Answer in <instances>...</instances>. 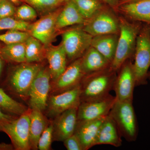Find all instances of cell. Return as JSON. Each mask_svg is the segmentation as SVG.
<instances>
[{
	"label": "cell",
	"instance_id": "6da1fadb",
	"mask_svg": "<svg viewBox=\"0 0 150 150\" xmlns=\"http://www.w3.org/2000/svg\"><path fill=\"white\" fill-rule=\"evenodd\" d=\"M119 33L117 47L110 69L117 72L128 60L134 58L138 35L142 29V22H130L121 17L119 20Z\"/></svg>",
	"mask_w": 150,
	"mask_h": 150
},
{
	"label": "cell",
	"instance_id": "7a4b0ae2",
	"mask_svg": "<svg viewBox=\"0 0 150 150\" xmlns=\"http://www.w3.org/2000/svg\"><path fill=\"white\" fill-rule=\"evenodd\" d=\"M116 76V72L109 67L86 75L80 84L81 102L99 99L110 94L109 92L113 90Z\"/></svg>",
	"mask_w": 150,
	"mask_h": 150
},
{
	"label": "cell",
	"instance_id": "3957f363",
	"mask_svg": "<svg viewBox=\"0 0 150 150\" xmlns=\"http://www.w3.org/2000/svg\"><path fill=\"white\" fill-rule=\"evenodd\" d=\"M42 67L38 64L27 62L12 67L5 81L6 88L21 98H28L31 85Z\"/></svg>",
	"mask_w": 150,
	"mask_h": 150
},
{
	"label": "cell",
	"instance_id": "277c9868",
	"mask_svg": "<svg viewBox=\"0 0 150 150\" xmlns=\"http://www.w3.org/2000/svg\"><path fill=\"white\" fill-rule=\"evenodd\" d=\"M108 115L115 122L121 137L128 142L136 141L139 128L133 102L116 100Z\"/></svg>",
	"mask_w": 150,
	"mask_h": 150
},
{
	"label": "cell",
	"instance_id": "5b68a950",
	"mask_svg": "<svg viewBox=\"0 0 150 150\" xmlns=\"http://www.w3.org/2000/svg\"><path fill=\"white\" fill-rule=\"evenodd\" d=\"M134 59L136 86L145 85L150 67V27L145 23L137 37Z\"/></svg>",
	"mask_w": 150,
	"mask_h": 150
},
{
	"label": "cell",
	"instance_id": "8992f818",
	"mask_svg": "<svg viewBox=\"0 0 150 150\" xmlns=\"http://www.w3.org/2000/svg\"><path fill=\"white\" fill-rule=\"evenodd\" d=\"M92 38L91 35L81 27L71 28L63 33L61 43L67 60L73 62L82 57L91 46Z\"/></svg>",
	"mask_w": 150,
	"mask_h": 150
},
{
	"label": "cell",
	"instance_id": "52a82bcc",
	"mask_svg": "<svg viewBox=\"0 0 150 150\" xmlns=\"http://www.w3.org/2000/svg\"><path fill=\"white\" fill-rule=\"evenodd\" d=\"M30 125L28 111L4 125L1 131L9 137L14 150H29Z\"/></svg>",
	"mask_w": 150,
	"mask_h": 150
},
{
	"label": "cell",
	"instance_id": "ba28073f",
	"mask_svg": "<svg viewBox=\"0 0 150 150\" xmlns=\"http://www.w3.org/2000/svg\"><path fill=\"white\" fill-rule=\"evenodd\" d=\"M51 76L48 68L39 71L31 85L28 95L30 108H36L43 111L46 109L48 94L51 89Z\"/></svg>",
	"mask_w": 150,
	"mask_h": 150
},
{
	"label": "cell",
	"instance_id": "9c48e42d",
	"mask_svg": "<svg viewBox=\"0 0 150 150\" xmlns=\"http://www.w3.org/2000/svg\"><path fill=\"white\" fill-rule=\"evenodd\" d=\"M117 72L113 88L116 100L133 102L136 79L131 60L126 61Z\"/></svg>",
	"mask_w": 150,
	"mask_h": 150
},
{
	"label": "cell",
	"instance_id": "30bf717a",
	"mask_svg": "<svg viewBox=\"0 0 150 150\" xmlns=\"http://www.w3.org/2000/svg\"><path fill=\"white\" fill-rule=\"evenodd\" d=\"M116 101L115 97L107 96L81 102L77 109V121H90L105 117Z\"/></svg>",
	"mask_w": 150,
	"mask_h": 150
},
{
	"label": "cell",
	"instance_id": "8fae6325",
	"mask_svg": "<svg viewBox=\"0 0 150 150\" xmlns=\"http://www.w3.org/2000/svg\"><path fill=\"white\" fill-rule=\"evenodd\" d=\"M81 102L80 84L74 88L48 98L46 109L48 116L56 117L66 110L78 108Z\"/></svg>",
	"mask_w": 150,
	"mask_h": 150
},
{
	"label": "cell",
	"instance_id": "7c38bea8",
	"mask_svg": "<svg viewBox=\"0 0 150 150\" xmlns=\"http://www.w3.org/2000/svg\"><path fill=\"white\" fill-rule=\"evenodd\" d=\"M83 28L93 37L105 34H118L119 32V20L110 12L101 9L88 20Z\"/></svg>",
	"mask_w": 150,
	"mask_h": 150
},
{
	"label": "cell",
	"instance_id": "4fadbf2b",
	"mask_svg": "<svg viewBox=\"0 0 150 150\" xmlns=\"http://www.w3.org/2000/svg\"><path fill=\"white\" fill-rule=\"evenodd\" d=\"M85 76L81 63V58L73 61L59 77L51 84L52 92L61 93L80 84Z\"/></svg>",
	"mask_w": 150,
	"mask_h": 150
},
{
	"label": "cell",
	"instance_id": "5bb4252c",
	"mask_svg": "<svg viewBox=\"0 0 150 150\" xmlns=\"http://www.w3.org/2000/svg\"><path fill=\"white\" fill-rule=\"evenodd\" d=\"M60 9H58L43 16L42 18L31 24L28 32L30 35L40 40L45 46H49L54 39L57 30L56 20Z\"/></svg>",
	"mask_w": 150,
	"mask_h": 150
},
{
	"label": "cell",
	"instance_id": "9a60e30c",
	"mask_svg": "<svg viewBox=\"0 0 150 150\" xmlns=\"http://www.w3.org/2000/svg\"><path fill=\"white\" fill-rule=\"evenodd\" d=\"M77 109L66 110L55 117L52 123L53 141L63 142L74 134L77 123Z\"/></svg>",
	"mask_w": 150,
	"mask_h": 150
},
{
	"label": "cell",
	"instance_id": "2e32d148",
	"mask_svg": "<svg viewBox=\"0 0 150 150\" xmlns=\"http://www.w3.org/2000/svg\"><path fill=\"white\" fill-rule=\"evenodd\" d=\"M106 116L90 121H77L74 134L79 139L84 150L89 149L94 146L100 128Z\"/></svg>",
	"mask_w": 150,
	"mask_h": 150
},
{
	"label": "cell",
	"instance_id": "e0dca14e",
	"mask_svg": "<svg viewBox=\"0 0 150 150\" xmlns=\"http://www.w3.org/2000/svg\"><path fill=\"white\" fill-rule=\"evenodd\" d=\"M51 79L55 81L67 68V58L62 43L59 46H50L46 50Z\"/></svg>",
	"mask_w": 150,
	"mask_h": 150
},
{
	"label": "cell",
	"instance_id": "ac0fdd59",
	"mask_svg": "<svg viewBox=\"0 0 150 150\" xmlns=\"http://www.w3.org/2000/svg\"><path fill=\"white\" fill-rule=\"evenodd\" d=\"M121 137L115 122L108 115L100 128L94 146L110 145L119 147L122 145Z\"/></svg>",
	"mask_w": 150,
	"mask_h": 150
},
{
	"label": "cell",
	"instance_id": "d6986e66",
	"mask_svg": "<svg viewBox=\"0 0 150 150\" xmlns=\"http://www.w3.org/2000/svg\"><path fill=\"white\" fill-rule=\"evenodd\" d=\"M120 9L131 20L144 23L150 27V0L126 2Z\"/></svg>",
	"mask_w": 150,
	"mask_h": 150
},
{
	"label": "cell",
	"instance_id": "ffe728a7",
	"mask_svg": "<svg viewBox=\"0 0 150 150\" xmlns=\"http://www.w3.org/2000/svg\"><path fill=\"white\" fill-rule=\"evenodd\" d=\"M81 63L85 76L108 69L110 64L106 58L91 46L81 57Z\"/></svg>",
	"mask_w": 150,
	"mask_h": 150
},
{
	"label": "cell",
	"instance_id": "44dd1931",
	"mask_svg": "<svg viewBox=\"0 0 150 150\" xmlns=\"http://www.w3.org/2000/svg\"><path fill=\"white\" fill-rule=\"evenodd\" d=\"M87 21L81 15L72 0H69L60 9L56 20V29L75 24H85Z\"/></svg>",
	"mask_w": 150,
	"mask_h": 150
},
{
	"label": "cell",
	"instance_id": "7402d4cb",
	"mask_svg": "<svg viewBox=\"0 0 150 150\" xmlns=\"http://www.w3.org/2000/svg\"><path fill=\"white\" fill-rule=\"evenodd\" d=\"M30 144L31 149H38V141L41 134L49 123L43 111L36 108L30 109Z\"/></svg>",
	"mask_w": 150,
	"mask_h": 150
},
{
	"label": "cell",
	"instance_id": "603a6c76",
	"mask_svg": "<svg viewBox=\"0 0 150 150\" xmlns=\"http://www.w3.org/2000/svg\"><path fill=\"white\" fill-rule=\"evenodd\" d=\"M118 34H105L93 37L91 46L102 54L111 64L115 56Z\"/></svg>",
	"mask_w": 150,
	"mask_h": 150
},
{
	"label": "cell",
	"instance_id": "cb8c5ba5",
	"mask_svg": "<svg viewBox=\"0 0 150 150\" xmlns=\"http://www.w3.org/2000/svg\"><path fill=\"white\" fill-rule=\"evenodd\" d=\"M0 55L4 62L10 63H21L25 61V43L0 44Z\"/></svg>",
	"mask_w": 150,
	"mask_h": 150
},
{
	"label": "cell",
	"instance_id": "d4e9b609",
	"mask_svg": "<svg viewBox=\"0 0 150 150\" xmlns=\"http://www.w3.org/2000/svg\"><path fill=\"white\" fill-rule=\"evenodd\" d=\"M25 61L27 63L42 62L46 58V50L40 40L30 35L25 42Z\"/></svg>",
	"mask_w": 150,
	"mask_h": 150
},
{
	"label": "cell",
	"instance_id": "484cf974",
	"mask_svg": "<svg viewBox=\"0 0 150 150\" xmlns=\"http://www.w3.org/2000/svg\"><path fill=\"white\" fill-rule=\"evenodd\" d=\"M0 108L6 113L19 116L28 112L27 107L18 102L0 88Z\"/></svg>",
	"mask_w": 150,
	"mask_h": 150
},
{
	"label": "cell",
	"instance_id": "4316f807",
	"mask_svg": "<svg viewBox=\"0 0 150 150\" xmlns=\"http://www.w3.org/2000/svg\"><path fill=\"white\" fill-rule=\"evenodd\" d=\"M35 9L37 13L43 16L58 9L65 2L62 0H21Z\"/></svg>",
	"mask_w": 150,
	"mask_h": 150
},
{
	"label": "cell",
	"instance_id": "83f0119b",
	"mask_svg": "<svg viewBox=\"0 0 150 150\" xmlns=\"http://www.w3.org/2000/svg\"><path fill=\"white\" fill-rule=\"evenodd\" d=\"M84 18L88 20L102 9L100 0H72Z\"/></svg>",
	"mask_w": 150,
	"mask_h": 150
},
{
	"label": "cell",
	"instance_id": "f1b7e54d",
	"mask_svg": "<svg viewBox=\"0 0 150 150\" xmlns=\"http://www.w3.org/2000/svg\"><path fill=\"white\" fill-rule=\"evenodd\" d=\"M30 25L28 22L19 20L13 16L0 18V31L16 30L28 32Z\"/></svg>",
	"mask_w": 150,
	"mask_h": 150
},
{
	"label": "cell",
	"instance_id": "f546056e",
	"mask_svg": "<svg viewBox=\"0 0 150 150\" xmlns=\"http://www.w3.org/2000/svg\"><path fill=\"white\" fill-rule=\"evenodd\" d=\"M29 35V33L26 31L11 30L0 34V42L6 44L25 43Z\"/></svg>",
	"mask_w": 150,
	"mask_h": 150
},
{
	"label": "cell",
	"instance_id": "4dcf8cb0",
	"mask_svg": "<svg viewBox=\"0 0 150 150\" xmlns=\"http://www.w3.org/2000/svg\"><path fill=\"white\" fill-rule=\"evenodd\" d=\"M13 17L19 20L28 22L35 19L37 17V13L32 6L26 3H23L17 7Z\"/></svg>",
	"mask_w": 150,
	"mask_h": 150
},
{
	"label": "cell",
	"instance_id": "1f68e13d",
	"mask_svg": "<svg viewBox=\"0 0 150 150\" xmlns=\"http://www.w3.org/2000/svg\"><path fill=\"white\" fill-rule=\"evenodd\" d=\"M53 129L52 123L48 124L40 136L38 141V148L40 150H49L51 149L53 141Z\"/></svg>",
	"mask_w": 150,
	"mask_h": 150
},
{
	"label": "cell",
	"instance_id": "d6a6232c",
	"mask_svg": "<svg viewBox=\"0 0 150 150\" xmlns=\"http://www.w3.org/2000/svg\"><path fill=\"white\" fill-rule=\"evenodd\" d=\"M16 7L9 0H0V18L14 16Z\"/></svg>",
	"mask_w": 150,
	"mask_h": 150
},
{
	"label": "cell",
	"instance_id": "836d02e7",
	"mask_svg": "<svg viewBox=\"0 0 150 150\" xmlns=\"http://www.w3.org/2000/svg\"><path fill=\"white\" fill-rule=\"evenodd\" d=\"M63 142L68 150H84L79 139L74 134L68 137Z\"/></svg>",
	"mask_w": 150,
	"mask_h": 150
},
{
	"label": "cell",
	"instance_id": "e575fe53",
	"mask_svg": "<svg viewBox=\"0 0 150 150\" xmlns=\"http://www.w3.org/2000/svg\"><path fill=\"white\" fill-rule=\"evenodd\" d=\"M6 113L0 108V131H1L2 127L6 124L17 117Z\"/></svg>",
	"mask_w": 150,
	"mask_h": 150
},
{
	"label": "cell",
	"instance_id": "d590c367",
	"mask_svg": "<svg viewBox=\"0 0 150 150\" xmlns=\"http://www.w3.org/2000/svg\"><path fill=\"white\" fill-rule=\"evenodd\" d=\"M14 150L13 145L8 144L5 143H0V150Z\"/></svg>",
	"mask_w": 150,
	"mask_h": 150
},
{
	"label": "cell",
	"instance_id": "8d00e7d4",
	"mask_svg": "<svg viewBox=\"0 0 150 150\" xmlns=\"http://www.w3.org/2000/svg\"><path fill=\"white\" fill-rule=\"evenodd\" d=\"M111 6H115L118 4L121 0H101Z\"/></svg>",
	"mask_w": 150,
	"mask_h": 150
},
{
	"label": "cell",
	"instance_id": "74e56055",
	"mask_svg": "<svg viewBox=\"0 0 150 150\" xmlns=\"http://www.w3.org/2000/svg\"><path fill=\"white\" fill-rule=\"evenodd\" d=\"M9 1L16 7L21 5L23 3L21 0H9Z\"/></svg>",
	"mask_w": 150,
	"mask_h": 150
},
{
	"label": "cell",
	"instance_id": "f35d334b",
	"mask_svg": "<svg viewBox=\"0 0 150 150\" xmlns=\"http://www.w3.org/2000/svg\"><path fill=\"white\" fill-rule=\"evenodd\" d=\"M4 62V61L0 55V77H1V74L2 71Z\"/></svg>",
	"mask_w": 150,
	"mask_h": 150
},
{
	"label": "cell",
	"instance_id": "ab89813d",
	"mask_svg": "<svg viewBox=\"0 0 150 150\" xmlns=\"http://www.w3.org/2000/svg\"><path fill=\"white\" fill-rule=\"evenodd\" d=\"M126 2H130L135 1H140V0H126Z\"/></svg>",
	"mask_w": 150,
	"mask_h": 150
},
{
	"label": "cell",
	"instance_id": "60d3db41",
	"mask_svg": "<svg viewBox=\"0 0 150 150\" xmlns=\"http://www.w3.org/2000/svg\"><path fill=\"white\" fill-rule=\"evenodd\" d=\"M148 79L150 80V71H149L147 75Z\"/></svg>",
	"mask_w": 150,
	"mask_h": 150
},
{
	"label": "cell",
	"instance_id": "b9f144b4",
	"mask_svg": "<svg viewBox=\"0 0 150 150\" xmlns=\"http://www.w3.org/2000/svg\"><path fill=\"white\" fill-rule=\"evenodd\" d=\"M62 1L66 3L68 1H69V0H62Z\"/></svg>",
	"mask_w": 150,
	"mask_h": 150
}]
</instances>
